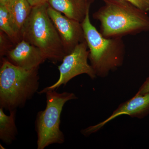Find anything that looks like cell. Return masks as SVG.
<instances>
[{
  "label": "cell",
  "instance_id": "cell-9",
  "mask_svg": "<svg viewBox=\"0 0 149 149\" xmlns=\"http://www.w3.org/2000/svg\"><path fill=\"white\" fill-rule=\"evenodd\" d=\"M6 56L11 63L27 70L39 68L47 59L40 49L23 40L9 51Z\"/></svg>",
  "mask_w": 149,
  "mask_h": 149
},
{
  "label": "cell",
  "instance_id": "cell-13",
  "mask_svg": "<svg viewBox=\"0 0 149 149\" xmlns=\"http://www.w3.org/2000/svg\"><path fill=\"white\" fill-rule=\"evenodd\" d=\"M0 29L4 32L14 45H16L21 40L12 25L6 6L0 4Z\"/></svg>",
  "mask_w": 149,
  "mask_h": 149
},
{
  "label": "cell",
  "instance_id": "cell-1",
  "mask_svg": "<svg viewBox=\"0 0 149 149\" xmlns=\"http://www.w3.org/2000/svg\"><path fill=\"white\" fill-rule=\"evenodd\" d=\"M104 5L94 13L100 23V32L106 38L122 37L149 31V16L127 1L101 0Z\"/></svg>",
  "mask_w": 149,
  "mask_h": 149
},
{
  "label": "cell",
  "instance_id": "cell-2",
  "mask_svg": "<svg viewBox=\"0 0 149 149\" xmlns=\"http://www.w3.org/2000/svg\"><path fill=\"white\" fill-rule=\"evenodd\" d=\"M38 69L27 70L2 58L0 68V107L9 111L24 107L39 87Z\"/></svg>",
  "mask_w": 149,
  "mask_h": 149
},
{
  "label": "cell",
  "instance_id": "cell-19",
  "mask_svg": "<svg viewBox=\"0 0 149 149\" xmlns=\"http://www.w3.org/2000/svg\"><path fill=\"white\" fill-rule=\"evenodd\" d=\"M148 1L149 3V0H148Z\"/></svg>",
  "mask_w": 149,
  "mask_h": 149
},
{
  "label": "cell",
  "instance_id": "cell-8",
  "mask_svg": "<svg viewBox=\"0 0 149 149\" xmlns=\"http://www.w3.org/2000/svg\"><path fill=\"white\" fill-rule=\"evenodd\" d=\"M149 114V93L141 95L136 93L132 98L120 104L108 118L96 125L90 126L82 131L85 136H89L101 129L107 123L123 115L142 118Z\"/></svg>",
  "mask_w": 149,
  "mask_h": 149
},
{
  "label": "cell",
  "instance_id": "cell-6",
  "mask_svg": "<svg viewBox=\"0 0 149 149\" xmlns=\"http://www.w3.org/2000/svg\"><path fill=\"white\" fill-rule=\"evenodd\" d=\"M86 41L77 45L70 53L65 56L62 63L58 66L60 76L58 81L51 86L44 88L39 94L48 91H54L61 86L66 85L70 80L80 74H86L91 79L97 77L93 68L88 63L89 51Z\"/></svg>",
  "mask_w": 149,
  "mask_h": 149
},
{
  "label": "cell",
  "instance_id": "cell-5",
  "mask_svg": "<svg viewBox=\"0 0 149 149\" xmlns=\"http://www.w3.org/2000/svg\"><path fill=\"white\" fill-rule=\"evenodd\" d=\"M45 93L47 106L44 111L38 113L35 123L38 149L64 143V135L60 128L62 111L67 102L77 99L74 93L68 92L59 93L54 90Z\"/></svg>",
  "mask_w": 149,
  "mask_h": 149
},
{
  "label": "cell",
  "instance_id": "cell-4",
  "mask_svg": "<svg viewBox=\"0 0 149 149\" xmlns=\"http://www.w3.org/2000/svg\"><path fill=\"white\" fill-rule=\"evenodd\" d=\"M48 3L32 7L20 32L21 40L40 49L47 59L61 61L66 53L47 12Z\"/></svg>",
  "mask_w": 149,
  "mask_h": 149
},
{
  "label": "cell",
  "instance_id": "cell-12",
  "mask_svg": "<svg viewBox=\"0 0 149 149\" xmlns=\"http://www.w3.org/2000/svg\"><path fill=\"white\" fill-rule=\"evenodd\" d=\"M3 109L0 107V139L8 145L15 140L17 134L15 124L16 109L10 111L9 115L6 114Z\"/></svg>",
  "mask_w": 149,
  "mask_h": 149
},
{
  "label": "cell",
  "instance_id": "cell-11",
  "mask_svg": "<svg viewBox=\"0 0 149 149\" xmlns=\"http://www.w3.org/2000/svg\"><path fill=\"white\" fill-rule=\"evenodd\" d=\"M5 5L14 29L20 36V31L29 17L32 7L27 0H9Z\"/></svg>",
  "mask_w": 149,
  "mask_h": 149
},
{
  "label": "cell",
  "instance_id": "cell-15",
  "mask_svg": "<svg viewBox=\"0 0 149 149\" xmlns=\"http://www.w3.org/2000/svg\"><path fill=\"white\" fill-rule=\"evenodd\" d=\"M127 1L142 10L148 12L149 11V3L148 0H123Z\"/></svg>",
  "mask_w": 149,
  "mask_h": 149
},
{
  "label": "cell",
  "instance_id": "cell-7",
  "mask_svg": "<svg viewBox=\"0 0 149 149\" xmlns=\"http://www.w3.org/2000/svg\"><path fill=\"white\" fill-rule=\"evenodd\" d=\"M47 12L60 37L66 55L85 41L81 22L67 17L49 5Z\"/></svg>",
  "mask_w": 149,
  "mask_h": 149
},
{
  "label": "cell",
  "instance_id": "cell-10",
  "mask_svg": "<svg viewBox=\"0 0 149 149\" xmlns=\"http://www.w3.org/2000/svg\"><path fill=\"white\" fill-rule=\"evenodd\" d=\"M92 0H49V6L67 17L82 22Z\"/></svg>",
  "mask_w": 149,
  "mask_h": 149
},
{
  "label": "cell",
  "instance_id": "cell-17",
  "mask_svg": "<svg viewBox=\"0 0 149 149\" xmlns=\"http://www.w3.org/2000/svg\"><path fill=\"white\" fill-rule=\"evenodd\" d=\"M32 7L48 3L49 0H27Z\"/></svg>",
  "mask_w": 149,
  "mask_h": 149
},
{
  "label": "cell",
  "instance_id": "cell-18",
  "mask_svg": "<svg viewBox=\"0 0 149 149\" xmlns=\"http://www.w3.org/2000/svg\"><path fill=\"white\" fill-rule=\"evenodd\" d=\"M9 0H0V4L5 5Z\"/></svg>",
  "mask_w": 149,
  "mask_h": 149
},
{
  "label": "cell",
  "instance_id": "cell-16",
  "mask_svg": "<svg viewBox=\"0 0 149 149\" xmlns=\"http://www.w3.org/2000/svg\"><path fill=\"white\" fill-rule=\"evenodd\" d=\"M137 93L141 95L149 93V77L147 78L143 84L140 87Z\"/></svg>",
  "mask_w": 149,
  "mask_h": 149
},
{
  "label": "cell",
  "instance_id": "cell-14",
  "mask_svg": "<svg viewBox=\"0 0 149 149\" xmlns=\"http://www.w3.org/2000/svg\"><path fill=\"white\" fill-rule=\"evenodd\" d=\"M13 44L4 32L0 31V55L1 57L6 56L9 51L13 48Z\"/></svg>",
  "mask_w": 149,
  "mask_h": 149
},
{
  "label": "cell",
  "instance_id": "cell-3",
  "mask_svg": "<svg viewBox=\"0 0 149 149\" xmlns=\"http://www.w3.org/2000/svg\"><path fill=\"white\" fill-rule=\"evenodd\" d=\"M90 10L81 22L89 51V59L96 75L104 77L122 65L125 54L122 37L106 38L91 23Z\"/></svg>",
  "mask_w": 149,
  "mask_h": 149
}]
</instances>
